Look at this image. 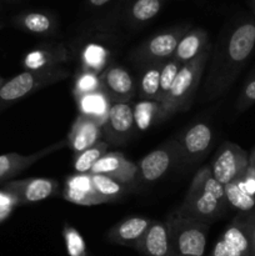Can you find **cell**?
Segmentation results:
<instances>
[{
  "mask_svg": "<svg viewBox=\"0 0 255 256\" xmlns=\"http://www.w3.org/2000/svg\"><path fill=\"white\" fill-rule=\"evenodd\" d=\"M108 142H99L94 146L84 150L75 155L74 158V170L78 174H90L92 166L99 162L100 158L108 152Z\"/></svg>",
  "mask_w": 255,
  "mask_h": 256,
  "instance_id": "29",
  "label": "cell"
},
{
  "mask_svg": "<svg viewBox=\"0 0 255 256\" xmlns=\"http://www.w3.org/2000/svg\"><path fill=\"white\" fill-rule=\"evenodd\" d=\"M249 162H250V164H252V166L255 168V148H254V150H252V154H250V156H249Z\"/></svg>",
  "mask_w": 255,
  "mask_h": 256,
  "instance_id": "37",
  "label": "cell"
},
{
  "mask_svg": "<svg viewBox=\"0 0 255 256\" xmlns=\"http://www.w3.org/2000/svg\"><path fill=\"white\" fill-rule=\"evenodd\" d=\"M255 52V18L240 19L228 32L212 58L202 98L212 100L230 89Z\"/></svg>",
  "mask_w": 255,
  "mask_h": 256,
  "instance_id": "1",
  "label": "cell"
},
{
  "mask_svg": "<svg viewBox=\"0 0 255 256\" xmlns=\"http://www.w3.org/2000/svg\"><path fill=\"white\" fill-rule=\"evenodd\" d=\"M2 84H4V80H2V78H0V88H2Z\"/></svg>",
  "mask_w": 255,
  "mask_h": 256,
  "instance_id": "39",
  "label": "cell"
},
{
  "mask_svg": "<svg viewBox=\"0 0 255 256\" xmlns=\"http://www.w3.org/2000/svg\"><path fill=\"white\" fill-rule=\"evenodd\" d=\"M164 0H134L129 8V20L134 25H142L154 19L162 10Z\"/></svg>",
  "mask_w": 255,
  "mask_h": 256,
  "instance_id": "26",
  "label": "cell"
},
{
  "mask_svg": "<svg viewBox=\"0 0 255 256\" xmlns=\"http://www.w3.org/2000/svg\"><path fill=\"white\" fill-rule=\"evenodd\" d=\"M69 72L64 66L44 70H25L4 82L0 88V108L24 99L36 90L66 79Z\"/></svg>",
  "mask_w": 255,
  "mask_h": 256,
  "instance_id": "4",
  "label": "cell"
},
{
  "mask_svg": "<svg viewBox=\"0 0 255 256\" xmlns=\"http://www.w3.org/2000/svg\"><path fill=\"white\" fill-rule=\"evenodd\" d=\"M172 244V256H204L209 225L180 218L172 212L166 220Z\"/></svg>",
  "mask_w": 255,
  "mask_h": 256,
  "instance_id": "5",
  "label": "cell"
},
{
  "mask_svg": "<svg viewBox=\"0 0 255 256\" xmlns=\"http://www.w3.org/2000/svg\"><path fill=\"white\" fill-rule=\"evenodd\" d=\"M16 25L25 32L32 34L46 35L54 30L55 22L49 14L42 12H29L19 15L15 19Z\"/></svg>",
  "mask_w": 255,
  "mask_h": 256,
  "instance_id": "24",
  "label": "cell"
},
{
  "mask_svg": "<svg viewBox=\"0 0 255 256\" xmlns=\"http://www.w3.org/2000/svg\"><path fill=\"white\" fill-rule=\"evenodd\" d=\"M98 90H102V79H100V75L89 72V70L80 69L76 72L74 85H72V94H74L75 99L82 96V95L95 92Z\"/></svg>",
  "mask_w": 255,
  "mask_h": 256,
  "instance_id": "30",
  "label": "cell"
},
{
  "mask_svg": "<svg viewBox=\"0 0 255 256\" xmlns=\"http://www.w3.org/2000/svg\"><path fill=\"white\" fill-rule=\"evenodd\" d=\"M212 45L208 46L198 58L182 64L168 92L162 105V119L166 120L176 112L186 110L192 104L198 86L202 80L205 65L210 58Z\"/></svg>",
  "mask_w": 255,
  "mask_h": 256,
  "instance_id": "3",
  "label": "cell"
},
{
  "mask_svg": "<svg viewBox=\"0 0 255 256\" xmlns=\"http://www.w3.org/2000/svg\"><path fill=\"white\" fill-rule=\"evenodd\" d=\"M102 126L95 120L79 114L72 122V129L66 138V145L74 152V154L84 152L102 142Z\"/></svg>",
  "mask_w": 255,
  "mask_h": 256,
  "instance_id": "16",
  "label": "cell"
},
{
  "mask_svg": "<svg viewBox=\"0 0 255 256\" xmlns=\"http://www.w3.org/2000/svg\"><path fill=\"white\" fill-rule=\"evenodd\" d=\"M102 89L110 102H129L135 95L134 79L126 69L119 65H110L100 74Z\"/></svg>",
  "mask_w": 255,
  "mask_h": 256,
  "instance_id": "13",
  "label": "cell"
},
{
  "mask_svg": "<svg viewBox=\"0 0 255 256\" xmlns=\"http://www.w3.org/2000/svg\"><path fill=\"white\" fill-rule=\"evenodd\" d=\"M249 165V155L239 145L224 142L220 145L210 170L214 179L222 185L236 182L244 175Z\"/></svg>",
  "mask_w": 255,
  "mask_h": 256,
  "instance_id": "6",
  "label": "cell"
},
{
  "mask_svg": "<svg viewBox=\"0 0 255 256\" xmlns=\"http://www.w3.org/2000/svg\"><path fill=\"white\" fill-rule=\"evenodd\" d=\"M152 219L144 216H130L115 224L108 232L106 240L122 246L136 248L150 224Z\"/></svg>",
  "mask_w": 255,
  "mask_h": 256,
  "instance_id": "17",
  "label": "cell"
},
{
  "mask_svg": "<svg viewBox=\"0 0 255 256\" xmlns=\"http://www.w3.org/2000/svg\"><path fill=\"white\" fill-rule=\"evenodd\" d=\"M62 238L69 256H92L82 234L68 222L62 228Z\"/></svg>",
  "mask_w": 255,
  "mask_h": 256,
  "instance_id": "31",
  "label": "cell"
},
{
  "mask_svg": "<svg viewBox=\"0 0 255 256\" xmlns=\"http://www.w3.org/2000/svg\"><path fill=\"white\" fill-rule=\"evenodd\" d=\"M65 145H66V140H62V142H55V144L30 155H22L16 154V152L0 155V182H10V179H12L15 175L20 174L25 169L32 166L35 162H40L52 152L62 149Z\"/></svg>",
  "mask_w": 255,
  "mask_h": 256,
  "instance_id": "14",
  "label": "cell"
},
{
  "mask_svg": "<svg viewBox=\"0 0 255 256\" xmlns=\"http://www.w3.org/2000/svg\"><path fill=\"white\" fill-rule=\"evenodd\" d=\"M92 175V182L94 189L96 190L98 194L100 196L104 198L108 202H115L119 200L122 195L126 192L129 188L126 185L122 184L118 180L112 179V178L106 176V175H98V174H90Z\"/></svg>",
  "mask_w": 255,
  "mask_h": 256,
  "instance_id": "27",
  "label": "cell"
},
{
  "mask_svg": "<svg viewBox=\"0 0 255 256\" xmlns=\"http://www.w3.org/2000/svg\"><path fill=\"white\" fill-rule=\"evenodd\" d=\"M132 112L135 129L139 132H146L152 125L164 122L162 102L155 100L140 99L136 104L132 105Z\"/></svg>",
  "mask_w": 255,
  "mask_h": 256,
  "instance_id": "22",
  "label": "cell"
},
{
  "mask_svg": "<svg viewBox=\"0 0 255 256\" xmlns=\"http://www.w3.org/2000/svg\"><path fill=\"white\" fill-rule=\"evenodd\" d=\"M62 198L66 202L82 206H92L108 202L102 196H100L94 189L90 174H75L66 178Z\"/></svg>",
  "mask_w": 255,
  "mask_h": 256,
  "instance_id": "15",
  "label": "cell"
},
{
  "mask_svg": "<svg viewBox=\"0 0 255 256\" xmlns=\"http://www.w3.org/2000/svg\"><path fill=\"white\" fill-rule=\"evenodd\" d=\"M226 205L224 185L214 179L210 166H204L194 175L182 205L174 214L210 225L224 214Z\"/></svg>",
  "mask_w": 255,
  "mask_h": 256,
  "instance_id": "2",
  "label": "cell"
},
{
  "mask_svg": "<svg viewBox=\"0 0 255 256\" xmlns=\"http://www.w3.org/2000/svg\"><path fill=\"white\" fill-rule=\"evenodd\" d=\"M162 64L145 65L144 70L140 75L138 82V92L140 99L142 100H159V86H160V70Z\"/></svg>",
  "mask_w": 255,
  "mask_h": 256,
  "instance_id": "25",
  "label": "cell"
},
{
  "mask_svg": "<svg viewBox=\"0 0 255 256\" xmlns=\"http://www.w3.org/2000/svg\"><path fill=\"white\" fill-rule=\"evenodd\" d=\"M82 68L100 75L108 68L110 50L102 42H89L82 52Z\"/></svg>",
  "mask_w": 255,
  "mask_h": 256,
  "instance_id": "23",
  "label": "cell"
},
{
  "mask_svg": "<svg viewBox=\"0 0 255 256\" xmlns=\"http://www.w3.org/2000/svg\"><path fill=\"white\" fill-rule=\"evenodd\" d=\"M75 102H76L79 114L85 115L104 126L108 115H109L112 102L108 95L102 92V89L95 92H90V94L82 95V96L76 98Z\"/></svg>",
  "mask_w": 255,
  "mask_h": 256,
  "instance_id": "21",
  "label": "cell"
},
{
  "mask_svg": "<svg viewBox=\"0 0 255 256\" xmlns=\"http://www.w3.org/2000/svg\"><path fill=\"white\" fill-rule=\"evenodd\" d=\"M255 104V72L248 78L245 84L242 85V92L236 102L238 112H244L248 108Z\"/></svg>",
  "mask_w": 255,
  "mask_h": 256,
  "instance_id": "33",
  "label": "cell"
},
{
  "mask_svg": "<svg viewBox=\"0 0 255 256\" xmlns=\"http://www.w3.org/2000/svg\"><path fill=\"white\" fill-rule=\"evenodd\" d=\"M189 30L186 25L170 28L152 35L136 49V58L145 65L162 64L172 59L182 35Z\"/></svg>",
  "mask_w": 255,
  "mask_h": 256,
  "instance_id": "7",
  "label": "cell"
},
{
  "mask_svg": "<svg viewBox=\"0 0 255 256\" xmlns=\"http://www.w3.org/2000/svg\"><path fill=\"white\" fill-rule=\"evenodd\" d=\"M252 10H254V12H255V0H252Z\"/></svg>",
  "mask_w": 255,
  "mask_h": 256,
  "instance_id": "38",
  "label": "cell"
},
{
  "mask_svg": "<svg viewBox=\"0 0 255 256\" xmlns=\"http://www.w3.org/2000/svg\"><path fill=\"white\" fill-rule=\"evenodd\" d=\"M135 129L132 102H112L109 115L102 126V134L112 144H122L132 136Z\"/></svg>",
  "mask_w": 255,
  "mask_h": 256,
  "instance_id": "11",
  "label": "cell"
},
{
  "mask_svg": "<svg viewBox=\"0 0 255 256\" xmlns=\"http://www.w3.org/2000/svg\"><path fill=\"white\" fill-rule=\"evenodd\" d=\"M135 250L142 256H172V244L166 222L150 224Z\"/></svg>",
  "mask_w": 255,
  "mask_h": 256,
  "instance_id": "18",
  "label": "cell"
},
{
  "mask_svg": "<svg viewBox=\"0 0 255 256\" xmlns=\"http://www.w3.org/2000/svg\"><path fill=\"white\" fill-rule=\"evenodd\" d=\"M208 46H210L209 35L204 29H189L180 39L172 58L182 65L186 64L199 56L205 49H208Z\"/></svg>",
  "mask_w": 255,
  "mask_h": 256,
  "instance_id": "20",
  "label": "cell"
},
{
  "mask_svg": "<svg viewBox=\"0 0 255 256\" xmlns=\"http://www.w3.org/2000/svg\"><path fill=\"white\" fill-rule=\"evenodd\" d=\"M212 130L205 122H199L190 126L182 139H179L182 164H194L199 162L212 144Z\"/></svg>",
  "mask_w": 255,
  "mask_h": 256,
  "instance_id": "12",
  "label": "cell"
},
{
  "mask_svg": "<svg viewBox=\"0 0 255 256\" xmlns=\"http://www.w3.org/2000/svg\"><path fill=\"white\" fill-rule=\"evenodd\" d=\"M2 190L12 194L19 204L42 202L59 192V182L50 178H28L5 182Z\"/></svg>",
  "mask_w": 255,
  "mask_h": 256,
  "instance_id": "9",
  "label": "cell"
},
{
  "mask_svg": "<svg viewBox=\"0 0 255 256\" xmlns=\"http://www.w3.org/2000/svg\"><path fill=\"white\" fill-rule=\"evenodd\" d=\"M66 62H69L66 48L62 44H52L36 48L28 52L22 60V65L26 70H44L62 68Z\"/></svg>",
  "mask_w": 255,
  "mask_h": 256,
  "instance_id": "19",
  "label": "cell"
},
{
  "mask_svg": "<svg viewBox=\"0 0 255 256\" xmlns=\"http://www.w3.org/2000/svg\"><path fill=\"white\" fill-rule=\"evenodd\" d=\"M182 162L179 139H170L145 155L138 164L139 180L155 182L162 179L174 165Z\"/></svg>",
  "mask_w": 255,
  "mask_h": 256,
  "instance_id": "8",
  "label": "cell"
},
{
  "mask_svg": "<svg viewBox=\"0 0 255 256\" xmlns=\"http://www.w3.org/2000/svg\"><path fill=\"white\" fill-rule=\"evenodd\" d=\"M90 174L106 175L129 188L139 180V168L122 152H108L92 166Z\"/></svg>",
  "mask_w": 255,
  "mask_h": 256,
  "instance_id": "10",
  "label": "cell"
},
{
  "mask_svg": "<svg viewBox=\"0 0 255 256\" xmlns=\"http://www.w3.org/2000/svg\"><path fill=\"white\" fill-rule=\"evenodd\" d=\"M110 2H112V0H88V2H89L90 6H92V8L105 6V5L109 4Z\"/></svg>",
  "mask_w": 255,
  "mask_h": 256,
  "instance_id": "36",
  "label": "cell"
},
{
  "mask_svg": "<svg viewBox=\"0 0 255 256\" xmlns=\"http://www.w3.org/2000/svg\"><path fill=\"white\" fill-rule=\"evenodd\" d=\"M246 224L249 232L250 242H252V256L255 255V209L250 212H240Z\"/></svg>",
  "mask_w": 255,
  "mask_h": 256,
  "instance_id": "35",
  "label": "cell"
},
{
  "mask_svg": "<svg viewBox=\"0 0 255 256\" xmlns=\"http://www.w3.org/2000/svg\"><path fill=\"white\" fill-rule=\"evenodd\" d=\"M252 256H255V255H252Z\"/></svg>",
  "mask_w": 255,
  "mask_h": 256,
  "instance_id": "40",
  "label": "cell"
},
{
  "mask_svg": "<svg viewBox=\"0 0 255 256\" xmlns=\"http://www.w3.org/2000/svg\"><path fill=\"white\" fill-rule=\"evenodd\" d=\"M224 192L228 204L240 212H250L255 209V198L248 194L238 180L224 185Z\"/></svg>",
  "mask_w": 255,
  "mask_h": 256,
  "instance_id": "28",
  "label": "cell"
},
{
  "mask_svg": "<svg viewBox=\"0 0 255 256\" xmlns=\"http://www.w3.org/2000/svg\"><path fill=\"white\" fill-rule=\"evenodd\" d=\"M18 204L19 202H18V200L12 194L2 190L0 192V222H2L10 214L12 208Z\"/></svg>",
  "mask_w": 255,
  "mask_h": 256,
  "instance_id": "34",
  "label": "cell"
},
{
  "mask_svg": "<svg viewBox=\"0 0 255 256\" xmlns=\"http://www.w3.org/2000/svg\"><path fill=\"white\" fill-rule=\"evenodd\" d=\"M180 68H182V64L178 60H175L174 58L162 62V70H160L159 100H158L159 102H164V99L166 98L168 92H169L170 88H172Z\"/></svg>",
  "mask_w": 255,
  "mask_h": 256,
  "instance_id": "32",
  "label": "cell"
}]
</instances>
